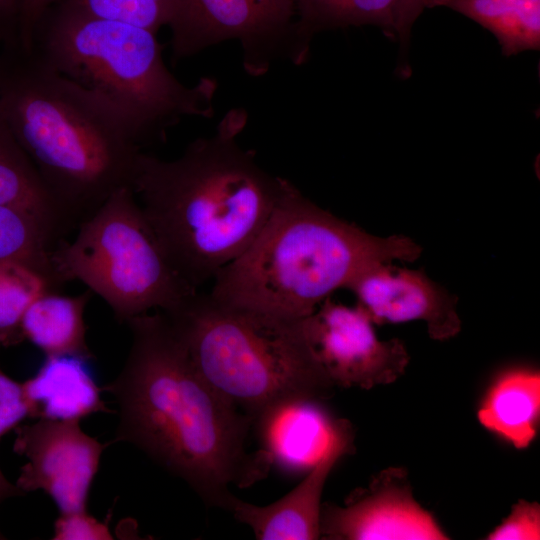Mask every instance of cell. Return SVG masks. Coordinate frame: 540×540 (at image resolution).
<instances>
[{"mask_svg": "<svg viewBox=\"0 0 540 540\" xmlns=\"http://www.w3.org/2000/svg\"><path fill=\"white\" fill-rule=\"evenodd\" d=\"M479 422L517 449L530 445L540 416V374L515 369L503 373L489 388L477 413Z\"/></svg>", "mask_w": 540, "mask_h": 540, "instance_id": "2e32d148", "label": "cell"}, {"mask_svg": "<svg viewBox=\"0 0 540 540\" xmlns=\"http://www.w3.org/2000/svg\"><path fill=\"white\" fill-rule=\"evenodd\" d=\"M346 289L374 324L423 321L429 336L439 341L461 330L457 297L421 270L377 263L358 274Z\"/></svg>", "mask_w": 540, "mask_h": 540, "instance_id": "7c38bea8", "label": "cell"}, {"mask_svg": "<svg viewBox=\"0 0 540 540\" xmlns=\"http://www.w3.org/2000/svg\"><path fill=\"white\" fill-rule=\"evenodd\" d=\"M162 48L156 33L93 16L62 0L42 17L30 51L111 104L144 149L165 141L184 118L208 119L215 113L217 80L182 83L166 66Z\"/></svg>", "mask_w": 540, "mask_h": 540, "instance_id": "5b68a950", "label": "cell"}, {"mask_svg": "<svg viewBox=\"0 0 540 540\" xmlns=\"http://www.w3.org/2000/svg\"><path fill=\"white\" fill-rule=\"evenodd\" d=\"M23 0H0V45L18 48V25Z\"/></svg>", "mask_w": 540, "mask_h": 540, "instance_id": "f1b7e54d", "label": "cell"}, {"mask_svg": "<svg viewBox=\"0 0 540 540\" xmlns=\"http://www.w3.org/2000/svg\"><path fill=\"white\" fill-rule=\"evenodd\" d=\"M52 253L59 283L79 280L112 309L116 320L167 311L198 290L176 272L130 187L113 193Z\"/></svg>", "mask_w": 540, "mask_h": 540, "instance_id": "52a82bcc", "label": "cell"}, {"mask_svg": "<svg viewBox=\"0 0 540 540\" xmlns=\"http://www.w3.org/2000/svg\"><path fill=\"white\" fill-rule=\"evenodd\" d=\"M54 291L51 284L30 267L14 262H0V348L24 340L22 319L30 304L45 292Z\"/></svg>", "mask_w": 540, "mask_h": 540, "instance_id": "7402d4cb", "label": "cell"}, {"mask_svg": "<svg viewBox=\"0 0 540 540\" xmlns=\"http://www.w3.org/2000/svg\"><path fill=\"white\" fill-rule=\"evenodd\" d=\"M169 27L173 63L228 40L241 45L243 68L252 77L280 61L302 65L310 55L295 0H176Z\"/></svg>", "mask_w": 540, "mask_h": 540, "instance_id": "ba28073f", "label": "cell"}, {"mask_svg": "<svg viewBox=\"0 0 540 540\" xmlns=\"http://www.w3.org/2000/svg\"><path fill=\"white\" fill-rule=\"evenodd\" d=\"M68 231L35 211L0 205V262L14 261L41 274L58 290L52 253Z\"/></svg>", "mask_w": 540, "mask_h": 540, "instance_id": "d6986e66", "label": "cell"}, {"mask_svg": "<svg viewBox=\"0 0 540 540\" xmlns=\"http://www.w3.org/2000/svg\"><path fill=\"white\" fill-rule=\"evenodd\" d=\"M320 538L329 540H445L447 534L414 498L408 473L389 467L344 506L322 504Z\"/></svg>", "mask_w": 540, "mask_h": 540, "instance_id": "8fae6325", "label": "cell"}, {"mask_svg": "<svg viewBox=\"0 0 540 540\" xmlns=\"http://www.w3.org/2000/svg\"><path fill=\"white\" fill-rule=\"evenodd\" d=\"M0 113L71 229L130 187L143 149L107 101L34 52L2 50Z\"/></svg>", "mask_w": 540, "mask_h": 540, "instance_id": "3957f363", "label": "cell"}, {"mask_svg": "<svg viewBox=\"0 0 540 540\" xmlns=\"http://www.w3.org/2000/svg\"><path fill=\"white\" fill-rule=\"evenodd\" d=\"M3 69H4V62H3V57H2V55L0 53V84H1V80H2Z\"/></svg>", "mask_w": 540, "mask_h": 540, "instance_id": "4dcf8cb0", "label": "cell"}, {"mask_svg": "<svg viewBox=\"0 0 540 540\" xmlns=\"http://www.w3.org/2000/svg\"><path fill=\"white\" fill-rule=\"evenodd\" d=\"M319 401L293 397L261 412L255 419L260 449L271 466L289 474L309 471L325 451L339 419H331Z\"/></svg>", "mask_w": 540, "mask_h": 540, "instance_id": "5bb4252c", "label": "cell"}, {"mask_svg": "<svg viewBox=\"0 0 540 540\" xmlns=\"http://www.w3.org/2000/svg\"><path fill=\"white\" fill-rule=\"evenodd\" d=\"M62 0H23L18 25V48L29 52L36 28L45 13Z\"/></svg>", "mask_w": 540, "mask_h": 540, "instance_id": "4316f807", "label": "cell"}, {"mask_svg": "<svg viewBox=\"0 0 540 540\" xmlns=\"http://www.w3.org/2000/svg\"><path fill=\"white\" fill-rule=\"evenodd\" d=\"M26 493L11 483L0 469V504L8 498L24 496Z\"/></svg>", "mask_w": 540, "mask_h": 540, "instance_id": "f546056e", "label": "cell"}, {"mask_svg": "<svg viewBox=\"0 0 540 540\" xmlns=\"http://www.w3.org/2000/svg\"><path fill=\"white\" fill-rule=\"evenodd\" d=\"M13 451L27 459L16 485L25 493L43 490L60 513L87 511V499L102 452L100 443L83 432L79 420L38 419L15 429Z\"/></svg>", "mask_w": 540, "mask_h": 540, "instance_id": "30bf717a", "label": "cell"}, {"mask_svg": "<svg viewBox=\"0 0 540 540\" xmlns=\"http://www.w3.org/2000/svg\"><path fill=\"white\" fill-rule=\"evenodd\" d=\"M92 292L64 296L45 292L37 297L22 319L24 339L50 356H79L87 360L93 355L86 342L84 312Z\"/></svg>", "mask_w": 540, "mask_h": 540, "instance_id": "e0dca14e", "label": "cell"}, {"mask_svg": "<svg viewBox=\"0 0 540 540\" xmlns=\"http://www.w3.org/2000/svg\"><path fill=\"white\" fill-rule=\"evenodd\" d=\"M306 337L334 386L371 389L402 376L410 356L397 338L380 340L374 323L358 305L331 297L302 319Z\"/></svg>", "mask_w": 540, "mask_h": 540, "instance_id": "9c48e42d", "label": "cell"}, {"mask_svg": "<svg viewBox=\"0 0 540 540\" xmlns=\"http://www.w3.org/2000/svg\"><path fill=\"white\" fill-rule=\"evenodd\" d=\"M422 247L403 235L375 236L313 203L289 180L253 242L212 280L222 304L302 319L366 268L412 262Z\"/></svg>", "mask_w": 540, "mask_h": 540, "instance_id": "277c9868", "label": "cell"}, {"mask_svg": "<svg viewBox=\"0 0 540 540\" xmlns=\"http://www.w3.org/2000/svg\"><path fill=\"white\" fill-rule=\"evenodd\" d=\"M29 417V406L22 383L16 382L0 369V440Z\"/></svg>", "mask_w": 540, "mask_h": 540, "instance_id": "484cf974", "label": "cell"}, {"mask_svg": "<svg viewBox=\"0 0 540 540\" xmlns=\"http://www.w3.org/2000/svg\"><path fill=\"white\" fill-rule=\"evenodd\" d=\"M244 108L229 109L211 136L164 160L140 153L131 189L170 263L192 288L214 279L257 237L287 179L243 148Z\"/></svg>", "mask_w": 540, "mask_h": 540, "instance_id": "7a4b0ae2", "label": "cell"}, {"mask_svg": "<svg viewBox=\"0 0 540 540\" xmlns=\"http://www.w3.org/2000/svg\"><path fill=\"white\" fill-rule=\"evenodd\" d=\"M163 312L202 376L253 420L285 399H326L335 387L306 337L303 318L228 306L198 291Z\"/></svg>", "mask_w": 540, "mask_h": 540, "instance_id": "8992f818", "label": "cell"}, {"mask_svg": "<svg viewBox=\"0 0 540 540\" xmlns=\"http://www.w3.org/2000/svg\"><path fill=\"white\" fill-rule=\"evenodd\" d=\"M55 540L113 539L107 523L100 522L87 511L60 513L54 524Z\"/></svg>", "mask_w": 540, "mask_h": 540, "instance_id": "d4e9b609", "label": "cell"}, {"mask_svg": "<svg viewBox=\"0 0 540 540\" xmlns=\"http://www.w3.org/2000/svg\"><path fill=\"white\" fill-rule=\"evenodd\" d=\"M429 0H398L395 10L392 39L397 40L402 53H406L414 23L427 9Z\"/></svg>", "mask_w": 540, "mask_h": 540, "instance_id": "83f0119b", "label": "cell"}, {"mask_svg": "<svg viewBox=\"0 0 540 540\" xmlns=\"http://www.w3.org/2000/svg\"><path fill=\"white\" fill-rule=\"evenodd\" d=\"M489 540L540 539V505L524 499L518 500L509 515L490 532Z\"/></svg>", "mask_w": 540, "mask_h": 540, "instance_id": "cb8c5ba5", "label": "cell"}, {"mask_svg": "<svg viewBox=\"0 0 540 540\" xmlns=\"http://www.w3.org/2000/svg\"><path fill=\"white\" fill-rule=\"evenodd\" d=\"M445 7L476 22L511 57L540 49V0H429L427 8Z\"/></svg>", "mask_w": 540, "mask_h": 540, "instance_id": "ac0fdd59", "label": "cell"}, {"mask_svg": "<svg viewBox=\"0 0 540 540\" xmlns=\"http://www.w3.org/2000/svg\"><path fill=\"white\" fill-rule=\"evenodd\" d=\"M398 0H295L302 36L312 42L321 32L375 26L392 38Z\"/></svg>", "mask_w": 540, "mask_h": 540, "instance_id": "44dd1931", "label": "cell"}, {"mask_svg": "<svg viewBox=\"0 0 540 540\" xmlns=\"http://www.w3.org/2000/svg\"><path fill=\"white\" fill-rule=\"evenodd\" d=\"M0 205L25 208L49 217L68 232L67 224L48 194L35 167L0 113Z\"/></svg>", "mask_w": 540, "mask_h": 540, "instance_id": "ffe728a7", "label": "cell"}, {"mask_svg": "<svg viewBox=\"0 0 540 540\" xmlns=\"http://www.w3.org/2000/svg\"><path fill=\"white\" fill-rule=\"evenodd\" d=\"M85 12L107 20L137 26L153 33L169 26L176 0H68Z\"/></svg>", "mask_w": 540, "mask_h": 540, "instance_id": "603a6c76", "label": "cell"}, {"mask_svg": "<svg viewBox=\"0 0 540 540\" xmlns=\"http://www.w3.org/2000/svg\"><path fill=\"white\" fill-rule=\"evenodd\" d=\"M353 442L352 425L339 419L325 451L293 490L266 506L254 505L233 495L227 511L250 527L260 540L319 539L324 485L340 458L353 452Z\"/></svg>", "mask_w": 540, "mask_h": 540, "instance_id": "4fadbf2b", "label": "cell"}, {"mask_svg": "<svg viewBox=\"0 0 540 540\" xmlns=\"http://www.w3.org/2000/svg\"><path fill=\"white\" fill-rule=\"evenodd\" d=\"M132 341L119 375L102 389L119 407L113 442H129L181 478L205 504L227 510L230 486L266 477L261 450L246 451L254 420L202 376L182 337L160 310L129 319Z\"/></svg>", "mask_w": 540, "mask_h": 540, "instance_id": "6da1fadb", "label": "cell"}, {"mask_svg": "<svg viewBox=\"0 0 540 540\" xmlns=\"http://www.w3.org/2000/svg\"><path fill=\"white\" fill-rule=\"evenodd\" d=\"M2 539H6V537L0 531V540H2Z\"/></svg>", "mask_w": 540, "mask_h": 540, "instance_id": "1f68e13d", "label": "cell"}, {"mask_svg": "<svg viewBox=\"0 0 540 540\" xmlns=\"http://www.w3.org/2000/svg\"><path fill=\"white\" fill-rule=\"evenodd\" d=\"M79 356H50L38 372L22 383L29 417L48 420H79L97 412H111L100 388Z\"/></svg>", "mask_w": 540, "mask_h": 540, "instance_id": "9a60e30c", "label": "cell"}]
</instances>
